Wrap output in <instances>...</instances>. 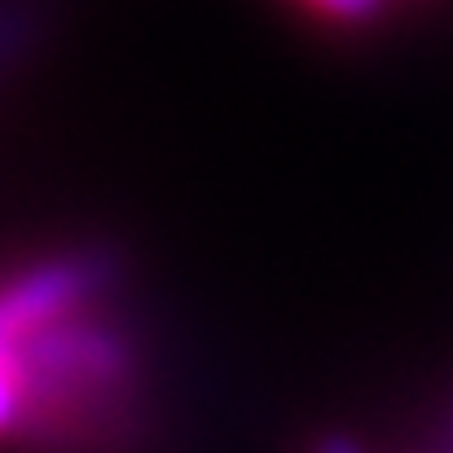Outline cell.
I'll return each mask as SVG.
<instances>
[{
    "label": "cell",
    "instance_id": "6da1fadb",
    "mask_svg": "<svg viewBox=\"0 0 453 453\" xmlns=\"http://www.w3.org/2000/svg\"><path fill=\"white\" fill-rule=\"evenodd\" d=\"M303 9L321 22H343V27H357V22H374L392 0H300Z\"/></svg>",
    "mask_w": 453,
    "mask_h": 453
},
{
    "label": "cell",
    "instance_id": "7a4b0ae2",
    "mask_svg": "<svg viewBox=\"0 0 453 453\" xmlns=\"http://www.w3.org/2000/svg\"><path fill=\"white\" fill-rule=\"evenodd\" d=\"M312 453H365V449L357 441H348V436H326V441H317Z\"/></svg>",
    "mask_w": 453,
    "mask_h": 453
}]
</instances>
